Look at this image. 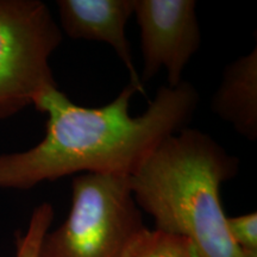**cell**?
<instances>
[{
	"instance_id": "1",
	"label": "cell",
	"mask_w": 257,
	"mask_h": 257,
	"mask_svg": "<svg viewBox=\"0 0 257 257\" xmlns=\"http://www.w3.org/2000/svg\"><path fill=\"white\" fill-rule=\"evenodd\" d=\"M131 83L101 107L76 105L57 86L34 105L46 113V135L22 153L0 155V189H30L68 175L131 176L166 138L187 127L199 105L192 83L162 86L141 115L130 114Z\"/></svg>"
},
{
	"instance_id": "2",
	"label": "cell",
	"mask_w": 257,
	"mask_h": 257,
	"mask_svg": "<svg viewBox=\"0 0 257 257\" xmlns=\"http://www.w3.org/2000/svg\"><path fill=\"white\" fill-rule=\"evenodd\" d=\"M238 169L239 160L210 135L185 127L157 147L130 186L154 229L188 240L197 257H257L232 242L221 206V185Z\"/></svg>"
},
{
	"instance_id": "3",
	"label": "cell",
	"mask_w": 257,
	"mask_h": 257,
	"mask_svg": "<svg viewBox=\"0 0 257 257\" xmlns=\"http://www.w3.org/2000/svg\"><path fill=\"white\" fill-rule=\"evenodd\" d=\"M146 227L130 176L78 174L68 216L44 234L38 257H123Z\"/></svg>"
},
{
	"instance_id": "4",
	"label": "cell",
	"mask_w": 257,
	"mask_h": 257,
	"mask_svg": "<svg viewBox=\"0 0 257 257\" xmlns=\"http://www.w3.org/2000/svg\"><path fill=\"white\" fill-rule=\"evenodd\" d=\"M62 31L40 0H0V120L17 114L57 86L50 57Z\"/></svg>"
},
{
	"instance_id": "5",
	"label": "cell",
	"mask_w": 257,
	"mask_h": 257,
	"mask_svg": "<svg viewBox=\"0 0 257 257\" xmlns=\"http://www.w3.org/2000/svg\"><path fill=\"white\" fill-rule=\"evenodd\" d=\"M134 16L141 31V82H149L161 69H165L167 86H179L186 66L201 43L197 2L135 0Z\"/></svg>"
},
{
	"instance_id": "6",
	"label": "cell",
	"mask_w": 257,
	"mask_h": 257,
	"mask_svg": "<svg viewBox=\"0 0 257 257\" xmlns=\"http://www.w3.org/2000/svg\"><path fill=\"white\" fill-rule=\"evenodd\" d=\"M61 31L73 40L104 42L115 51L130 74V83L144 94L134 66L125 28L134 16L135 0H57Z\"/></svg>"
},
{
	"instance_id": "7",
	"label": "cell",
	"mask_w": 257,
	"mask_h": 257,
	"mask_svg": "<svg viewBox=\"0 0 257 257\" xmlns=\"http://www.w3.org/2000/svg\"><path fill=\"white\" fill-rule=\"evenodd\" d=\"M211 110L240 136L257 138V48L225 67Z\"/></svg>"
},
{
	"instance_id": "8",
	"label": "cell",
	"mask_w": 257,
	"mask_h": 257,
	"mask_svg": "<svg viewBox=\"0 0 257 257\" xmlns=\"http://www.w3.org/2000/svg\"><path fill=\"white\" fill-rule=\"evenodd\" d=\"M123 257H197L188 240L163 231L148 229L137 234Z\"/></svg>"
},
{
	"instance_id": "9",
	"label": "cell",
	"mask_w": 257,
	"mask_h": 257,
	"mask_svg": "<svg viewBox=\"0 0 257 257\" xmlns=\"http://www.w3.org/2000/svg\"><path fill=\"white\" fill-rule=\"evenodd\" d=\"M54 220V207L42 202L32 212L28 229L16 236V257H38V250L44 234L50 230Z\"/></svg>"
},
{
	"instance_id": "10",
	"label": "cell",
	"mask_w": 257,
	"mask_h": 257,
	"mask_svg": "<svg viewBox=\"0 0 257 257\" xmlns=\"http://www.w3.org/2000/svg\"><path fill=\"white\" fill-rule=\"evenodd\" d=\"M226 225L231 239L242 251L257 255L256 212H250L237 217H227Z\"/></svg>"
}]
</instances>
